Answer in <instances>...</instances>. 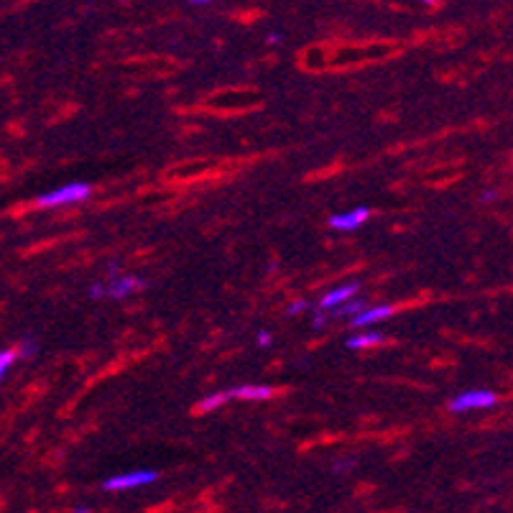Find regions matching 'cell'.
I'll return each mask as SVG.
<instances>
[{
    "instance_id": "6da1fadb",
    "label": "cell",
    "mask_w": 513,
    "mask_h": 513,
    "mask_svg": "<svg viewBox=\"0 0 513 513\" xmlns=\"http://www.w3.org/2000/svg\"><path fill=\"white\" fill-rule=\"evenodd\" d=\"M90 194H92L90 184L72 182V184H64V187L54 189V192L41 194L36 205L44 207V210H57V207H67V205H77V202H85Z\"/></svg>"
},
{
    "instance_id": "7a4b0ae2",
    "label": "cell",
    "mask_w": 513,
    "mask_h": 513,
    "mask_svg": "<svg viewBox=\"0 0 513 513\" xmlns=\"http://www.w3.org/2000/svg\"><path fill=\"white\" fill-rule=\"evenodd\" d=\"M498 404V396L488 388H473V391H465V394L455 396L450 401L452 414H465V411H478V409H491Z\"/></svg>"
},
{
    "instance_id": "3957f363",
    "label": "cell",
    "mask_w": 513,
    "mask_h": 513,
    "mask_svg": "<svg viewBox=\"0 0 513 513\" xmlns=\"http://www.w3.org/2000/svg\"><path fill=\"white\" fill-rule=\"evenodd\" d=\"M159 473L156 470H131V473H120L113 475L103 483V491L108 493H123V491H133V488H143V485L156 483Z\"/></svg>"
},
{
    "instance_id": "277c9868",
    "label": "cell",
    "mask_w": 513,
    "mask_h": 513,
    "mask_svg": "<svg viewBox=\"0 0 513 513\" xmlns=\"http://www.w3.org/2000/svg\"><path fill=\"white\" fill-rule=\"evenodd\" d=\"M358 291H360L358 281H350V284L335 286V289H330L325 297L320 299V309H322V312H330V309L335 312V309H340L342 304L353 302V299L358 297Z\"/></svg>"
},
{
    "instance_id": "5b68a950",
    "label": "cell",
    "mask_w": 513,
    "mask_h": 513,
    "mask_svg": "<svg viewBox=\"0 0 513 513\" xmlns=\"http://www.w3.org/2000/svg\"><path fill=\"white\" fill-rule=\"evenodd\" d=\"M368 215H371V210H368V207H355V210L342 212V215H332L330 228L342 230V233H350V230H358L360 225L368 220Z\"/></svg>"
},
{
    "instance_id": "8992f818",
    "label": "cell",
    "mask_w": 513,
    "mask_h": 513,
    "mask_svg": "<svg viewBox=\"0 0 513 513\" xmlns=\"http://www.w3.org/2000/svg\"><path fill=\"white\" fill-rule=\"evenodd\" d=\"M138 289H146V281L138 276H115L108 281V297L110 299H126L136 294Z\"/></svg>"
},
{
    "instance_id": "52a82bcc",
    "label": "cell",
    "mask_w": 513,
    "mask_h": 513,
    "mask_svg": "<svg viewBox=\"0 0 513 513\" xmlns=\"http://www.w3.org/2000/svg\"><path fill=\"white\" fill-rule=\"evenodd\" d=\"M394 314V307L391 304H378V307H368L365 312H360L358 317H353V327L358 330H368L371 325H378V322L388 320Z\"/></svg>"
},
{
    "instance_id": "ba28073f",
    "label": "cell",
    "mask_w": 513,
    "mask_h": 513,
    "mask_svg": "<svg viewBox=\"0 0 513 513\" xmlns=\"http://www.w3.org/2000/svg\"><path fill=\"white\" fill-rule=\"evenodd\" d=\"M228 396L230 399H240V401H266L274 396V388L258 386V383H246V386L228 388Z\"/></svg>"
},
{
    "instance_id": "9c48e42d",
    "label": "cell",
    "mask_w": 513,
    "mask_h": 513,
    "mask_svg": "<svg viewBox=\"0 0 513 513\" xmlns=\"http://www.w3.org/2000/svg\"><path fill=\"white\" fill-rule=\"evenodd\" d=\"M383 335L378 330H363L358 332L355 337L348 340V348L350 350H363V348H371V345H381Z\"/></svg>"
},
{
    "instance_id": "30bf717a",
    "label": "cell",
    "mask_w": 513,
    "mask_h": 513,
    "mask_svg": "<svg viewBox=\"0 0 513 513\" xmlns=\"http://www.w3.org/2000/svg\"><path fill=\"white\" fill-rule=\"evenodd\" d=\"M228 401H230L228 391H220V394H212V396H207L205 401H200V404H197V411H200V414H207V411L220 409V406L228 404Z\"/></svg>"
},
{
    "instance_id": "8fae6325",
    "label": "cell",
    "mask_w": 513,
    "mask_h": 513,
    "mask_svg": "<svg viewBox=\"0 0 513 513\" xmlns=\"http://www.w3.org/2000/svg\"><path fill=\"white\" fill-rule=\"evenodd\" d=\"M365 299H358L355 297L353 302H348V304H342L340 309H335V317H342V314H345V317H358L360 312H365Z\"/></svg>"
},
{
    "instance_id": "7c38bea8",
    "label": "cell",
    "mask_w": 513,
    "mask_h": 513,
    "mask_svg": "<svg viewBox=\"0 0 513 513\" xmlns=\"http://www.w3.org/2000/svg\"><path fill=\"white\" fill-rule=\"evenodd\" d=\"M18 360V348H8L0 353V376H6L8 368Z\"/></svg>"
},
{
    "instance_id": "4fadbf2b",
    "label": "cell",
    "mask_w": 513,
    "mask_h": 513,
    "mask_svg": "<svg viewBox=\"0 0 513 513\" xmlns=\"http://www.w3.org/2000/svg\"><path fill=\"white\" fill-rule=\"evenodd\" d=\"M36 353H39V345H36V342L31 340V337H26V340H23L21 345H18V358H21V360L34 358Z\"/></svg>"
},
{
    "instance_id": "5bb4252c",
    "label": "cell",
    "mask_w": 513,
    "mask_h": 513,
    "mask_svg": "<svg viewBox=\"0 0 513 513\" xmlns=\"http://www.w3.org/2000/svg\"><path fill=\"white\" fill-rule=\"evenodd\" d=\"M307 309H309V302L299 299V302H291L289 307H286V314H289V317H294V314H302V312H307Z\"/></svg>"
},
{
    "instance_id": "9a60e30c",
    "label": "cell",
    "mask_w": 513,
    "mask_h": 513,
    "mask_svg": "<svg viewBox=\"0 0 513 513\" xmlns=\"http://www.w3.org/2000/svg\"><path fill=\"white\" fill-rule=\"evenodd\" d=\"M90 297H92V299L108 297V284H92V286H90Z\"/></svg>"
},
{
    "instance_id": "2e32d148",
    "label": "cell",
    "mask_w": 513,
    "mask_h": 513,
    "mask_svg": "<svg viewBox=\"0 0 513 513\" xmlns=\"http://www.w3.org/2000/svg\"><path fill=\"white\" fill-rule=\"evenodd\" d=\"M256 342H258V348H271V335H268V332H258Z\"/></svg>"
},
{
    "instance_id": "e0dca14e",
    "label": "cell",
    "mask_w": 513,
    "mask_h": 513,
    "mask_svg": "<svg viewBox=\"0 0 513 513\" xmlns=\"http://www.w3.org/2000/svg\"><path fill=\"white\" fill-rule=\"evenodd\" d=\"M345 470H350V460H337V465L335 468H332V473H345Z\"/></svg>"
},
{
    "instance_id": "ac0fdd59",
    "label": "cell",
    "mask_w": 513,
    "mask_h": 513,
    "mask_svg": "<svg viewBox=\"0 0 513 513\" xmlns=\"http://www.w3.org/2000/svg\"><path fill=\"white\" fill-rule=\"evenodd\" d=\"M322 325H325V312L320 309V312L314 314V330H320Z\"/></svg>"
},
{
    "instance_id": "d6986e66",
    "label": "cell",
    "mask_w": 513,
    "mask_h": 513,
    "mask_svg": "<svg viewBox=\"0 0 513 513\" xmlns=\"http://www.w3.org/2000/svg\"><path fill=\"white\" fill-rule=\"evenodd\" d=\"M279 41H281L279 34H271V36H268V44H271V46H276V44H279Z\"/></svg>"
},
{
    "instance_id": "ffe728a7",
    "label": "cell",
    "mask_w": 513,
    "mask_h": 513,
    "mask_svg": "<svg viewBox=\"0 0 513 513\" xmlns=\"http://www.w3.org/2000/svg\"><path fill=\"white\" fill-rule=\"evenodd\" d=\"M72 513H92V511H90V508H75Z\"/></svg>"
},
{
    "instance_id": "44dd1931",
    "label": "cell",
    "mask_w": 513,
    "mask_h": 513,
    "mask_svg": "<svg viewBox=\"0 0 513 513\" xmlns=\"http://www.w3.org/2000/svg\"><path fill=\"white\" fill-rule=\"evenodd\" d=\"M189 3H200L202 6V3H212V0H189Z\"/></svg>"
},
{
    "instance_id": "7402d4cb",
    "label": "cell",
    "mask_w": 513,
    "mask_h": 513,
    "mask_svg": "<svg viewBox=\"0 0 513 513\" xmlns=\"http://www.w3.org/2000/svg\"><path fill=\"white\" fill-rule=\"evenodd\" d=\"M422 3H427V6H432V3H434V0H422Z\"/></svg>"
}]
</instances>
